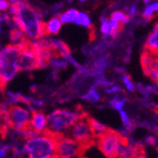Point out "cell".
<instances>
[{"mask_svg": "<svg viewBox=\"0 0 158 158\" xmlns=\"http://www.w3.org/2000/svg\"><path fill=\"white\" fill-rule=\"evenodd\" d=\"M96 141L98 151L105 158H117L125 143V139L118 132L112 130H109Z\"/></svg>", "mask_w": 158, "mask_h": 158, "instance_id": "cell-8", "label": "cell"}, {"mask_svg": "<svg viewBox=\"0 0 158 158\" xmlns=\"http://www.w3.org/2000/svg\"><path fill=\"white\" fill-rule=\"evenodd\" d=\"M10 8V2L7 0H0V13L4 14L9 11Z\"/></svg>", "mask_w": 158, "mask_h": 158, "instance_id": "cell-25", "label": "cell"}, {"mask_svg": "<svg viewBox=\"0 0 158 158\" xmlns=\"http://www.w3.org/2000/svg\"><path fill=\"white\" fill-rule=\"evenodd\" d=\"M144 143H145L146 145H148V146H155L156 143H157L156 136L153 134L146 135L145 138H144Z\"/></svg>", "mask_w": 158, "mask_h": 158, "instance_id": "cell-24", "label": "cell"}, {"mask_svg": "<svg viewBox=\"0 0 158 158\" xmlns=\"http://www.w3.org/2000/svg\"><path fill=\"white\" fill-rule=\"evenodd\" d=\"M56 149L57 136L48 132L28 136L23 144V152L27 158H54Z\"/></svg>", "mask_w": 158, "mask_h": 158, "instance_id": "cell-2", "label": "cell"}, {"mask_svg": "<svg viewBox=\"0 0 158 158\" xmlns=\"http://www.w3.org/2000/svg\"><path fill=\"white\" fill-rule=\"evenodd\" d=\"M8 154L7 147H0V158H5Z\"/></svg>", "mask_w": 158, "mask_h": 158, "instance_id": "cell-26", "label": "cell"}, {"mask_svg": "<svg viewBox=\"0 0 158 158\" xmlns=\"http://www.w3.org/2000/svg\"><path fill=\"white\" fill-rule=\"evenodd\" d=\"M84 149L68 135L57 137V158H81Z\"/></svg>", "mask_w": 158, "mask_h": 158, "instance_id": "cell-9", "label": "cell"}, {"mask_svg": "<svg viewBox=\"0 0 158 158\" xmlns=\"http://www.w3.org/2000/svg\"><path fill=\"white\" fill-rule=\"evenodd\" d=\"M134 158H149L144 152H139V153H137Z\"/></svg>", "mask_w": 158, "mask_h": 158, "instance_id": "cell-27", "label": "cell"}, {"mask_svg": "<svg viewBox=\"0 0 158 158\" xmlns=\"http://www.w3.org/2000/svg\"><path fill=\"white\" fill-rule=\"evenodd\" d=\"M3 109V118L6 126L21 134L30 127L31 111L20 104H1Z\"/></svg>", "mask_w": 158, "mask_h": 158, "instance_id": "cell-5", "label": "cell"}, {"mask_svg": "<svg viewBox=\"0 0 158 158\" xmlns=\"http://www.w3.org/2000/svg\"><path fill=\"white\" fill-rule=\"evenodd\" d=\"M138 10H139V9H138V5L136 3H133V4L128 5L125 8V10H124L125 13L127 14V16L130 18L131 20L137 16Z\"/></svg>", "mask_w": 158, "mask_h": 158, "instance_id": "cell-23", "label": "cell"}, {"mask_svg": "<svg viewBox=\"0 0 158 158\" xmlns=\"http://www.w3.org/2000/svg\"><path fill=\"white\" fill-rule=\"evenodd\" d=\"M19 48V71H32L41 66H44L41 57L40 48L37 41L34 42L31 40H27L25 44Z\"/></svg>", "mask_w": 158, "mask_h": 158, "instance_id": "cell-6", "label": "cell"}, {"mask_svg": "<svg viewBox=\"0 0 158 158\" xmlns=\"http://www.w3.org/2000/svg\"><path fill=\"white\" fill-rule=\"evenodd\" d=\"M82 98L85 99L86 102L94 104V103H98L100 102V99H102V94H100L98 88L92 86L90 89L87 90V92L82 95Z\"/></svg>", "mask_w": 158, "mask_h": 158, "instance_id": "cell-20", "label": "cell"}, {"mask_svg": "<svg viewBox=\"0 0 158 158\" xmlns=\"http://www.w3.org/2000/svg\"><path fill=\"white\" fill-rule=\"evenodd\" d=\"M8 14L12 17L15 27L31 41H39L44 34V21L38 8L26 1H10Z\"/></svg>", "mask_w": 158, "mask_h": 158, "instance_id": "cell-1", "label": "cell"}, {"mask_svg": "<svg viewBox=\"0 0 158 158\" xmlns=\"http://www.w3.org/2000/svg\"><path fill=\"white\" fill-rule=\"evenodd\" d=\"M81 158H87V157H83V156H81Z\"/></svg>", "mask_w": 158, "mask_h": 158, "instance_id": "cell-28", "label": "cell"}, {"mask_svg": "<svg viewBox=\"0 0 158 158\" xmlns=\"http://www.w3.org/2000/svg\"><path fill=\"white\" fill-rule=\"evenodd\" d=\"M78 13H79V10L77 9L71 8V9H68V10L61 12L58 17H59V19L63 25L64 24H70V23L75 22V19L78 15Z\"/></svg>", "mask_w": 158, "mask_h": 158, "instance_id": "cell-18", "label": "cell"}, {"mask_svg": "<svg viewBox=\"0 0 158 158\" xmlns=\"http://www.w3.org/2000/svg\"><path fill=\"white\" fill-rule=\"evenodd\" d=\"M111 19L114 20L116 22H118V24H120L121 26H124L126 24H128L129 22L131 21V19L127 16V14L125 13L124 10H114V11H112L110 13V16Z\"/></svg>", "mask_w": 158, "mask_h": 158, "instance_id": "cell-21", "label": "cell"}, {"mask_svg": "<svg viewBox=\"0 0 158 158\" xmlns=\"http://www.w3.org/2000/svg\"><path fill=\"white\" fill-rule=\"evenodd\" d=\"M90 125H91L92 132H93V135H94L96 140L98 137L105 135L110 130V129L102 122H100L95 118H90Z\"/></svg>", "mask_w": 158, "mask_h": 158, "instance_id": "cell-17", "label": "cell"}, {"mask_svg": "<svg viewBox=\"0 0 158 158\" xmlns=\"http://www.w3.org/2000/svg\"><path fill=\"white\" fill-rule=\"evenodd\" d=\"M74 24L80 26V27H82L84 28H89L92 27V20H91V17L89 16V14L85 11H80L79 10V13L78 15L75 19V22Z\"/></svg>", "mask_w": 158, "mask_h": 158, "instance_id": "cell-19", "label": "cell"}, {"mask_svg": "<svg viewBox=\"0 0 158 158\" xmlns=\"http://www.w3.org/2000/svg\"><path fill=\"white\" fill-rule=\"evenodd\" d=\"M84 114L80 110L55 109L48 114V132L57 137L67 135L71 127Z\"/></svg>", "mask_w": 158, "mask_h": 158, "instance_id": "cell-3", "label": "cell"}, {"mask_svg": "<svg viewBox=\"0 0 158 158\" xmlns=\"http://www.w3.org/2000/svg\"><path fill=\"white\" fill-rule=\"evenodd\" d=\"M144 7L141 10V16L144 21H150L158 15V1L145 0L143 1Z\"/></svg>", "mask_w": 158, "mask_h": 158, "instance_id": "cell-14", "label": "cell"}, {"mask_svg": "<svg viewBox=\"0 0 158 158\" xmlns=\"http://www.w3.org/2000/svg\"><path fill=\"white\" fill-rule=\"evenodd\" d=\"M120 81L122 83V88H124L126 91L133 93L136 90V84L134 82L133 79L130 77V75H128L127 73H123L120 75Z\"/></svg>", "mask_w": 158, "mask_h": 158, "instance_id": "cell-22", "label": "cell"}, {"mask_svg": "<svg viewBox=\"0 0 158 158\" xmlns=\"http://www.w3.org/2000/svg\"><path fill=\"white\" fill-rule=\"evenodd\" d=\"M127 102V98L125 96L121 95V94H118V95H114L111 96V98L108 100V105L114 109L116 110L117 112L125 109V105Z\"/></svg>", "mask_w": 158, "mask_h": 158, "instance_id": "cell-16", "label": "cell"}, {"mask_svg": "<svg viewBox=\"0 0 158 158\" xmlns=\"http://www.w3.org/2000/svg\"><path fill=\"white\" fill-rule=\"evenodd\" d=\"M140 62L144 75L152 82H158V55L145 49L141 55Z\"/></svg>", "mask_w": 158, "mask_h": 158, "instance_id": "cell-10", "label": "cell"}, {"mask_svg": "<svg viewBox=\"0 0 158 158\" xmlns=\"http://www.w3.org/2000/svg\"><path fill=\"white\" fill-rule=\"evenodd\" d=\"M20 48L8 45L0 49V89H4L19 72L18 60Z\"/></svg>", "mask_w": 158, "mask_h": 158, "instance_id": "cell-4", "label": "cell"}, {"mask_svg": "<svg viewBox=\"0 0 158 158\" xmlns=\"http://www.w3.org/2000/svg\"><path fill=\"white\" fill-rule=\"evenodd\" d=\"M28 129L33 134H43L48 132V114L40 110L32 111Z\"/></svg>", "mask_w": 158, "mask_h": 158, "instance_id": "cell-12", "label": "cell"}, {"mask_svg": "<svg viewBox=\"0 0 158 158\" xmlns=\"http://www.w3.org/2000/svg\"><path fill=\"white\" fill-rule=\"evenodd\" d=\"M122 26L110 17H102L99 23V33L105 39L116 38L121 31Z\"/></svg>", "mask_w": 158, "mask_h": 158, "instance_id": "cell-11", "label": "cell"}, {"mask_svg": "<svg viewBox=\"0 0 158 158\" xmlns=\"http://www.w3.org/2000/svg\"><path fill=\"white\" fill-rule=\"evenodd\" d=\"M67 135L75 141H77L84 149V151L89 149L96 141L90 125V118L86 114L80 118L75 122Z\"/></svg>", "mask_w": 158, "mask_h": 158, "instance_id": "cell-7", "label": "cell"}, {"mask_svg": "<svg viewBox=\"0 0 158 158\" xmlns=\"http://www.w3.org/2000/svg\"><path fill=\"white\" fill-rule=\"evenodd\" d=\"M63 27L62 22L58 16H53L48 21L44 22V34L46 36H54L57 35Z\"/></svg>", "mask_w": 158, "mask_h": 158, "instance_id": "cell-15", "label": "cell"}, {"mask_svg": "<svg viewBox=\"0 0 158 158\" xmlns=\"http://www.w3.org/2000/svg\"><path fill=\"white\" fill-rule=\"evenodd\" d=\"M145 49L152 54L158 55V21L153 25L146 39Z\"/></svg>", "mask_w": 158, "mask_h": 158, "instance_id": "cell-13", "label": "cell"}]
</instances>
